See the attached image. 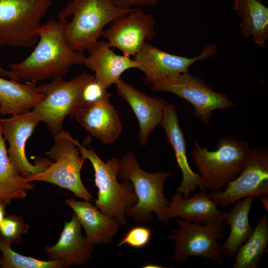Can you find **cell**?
Returning a JSON list of instances; mask_svg holds the SVG:
<instances>
[{"label": "cell", "mask_w": 268, "mask_h": 268, "mask_svg": "<svg viewBox=\"0 0 268 268\" xmlns=\"http://www.w3.org/2000/svg\"><path fill=\"white\" fill-rule=\"evenodd\" d=\"M67 22V19L49 20L42 24L37 32L38 44L30 55L8 65L20 81L37 82L63 77L72 66L83 65L86 56L72 50L66 42Z\"/></svg>", "instance_id": "cell-1"}, {"label": "cell", "mask_w": 268, "mask_h": 268, "mask_svg": "<svg viewBox=\"0 0 268 268\" xmlns=\"http://www.w3.org/2000/svg\"><path fill=\"white\" fill-rule=\"evenodd\" d=\"M132 8H120L111 0H73L67 4L57 17L63 20L73 15L66 25L65 39L72 50L83 53L89 50L99 40L107 24Z\"/></svg>", "instance_id": "cell-2"}, {"label": "cell", "mask_w": 268, "mask_h": 268, "mask_svg": "<svg viewBox=\"0 0 268 268\" xmlns=\"http://www.w3.org/2000/svg\"><path fill=\"white\" fill-rule=\"evenodd\" d=\"M171 175V172L161 170L146 172L141 169L133 153H125L120 159L118 179L130 181L137 199V203L126 212V216L140 223L149 222L153 212L160 222L168 223L169 219L167 211L169 201L164 196V186Z\"/></svg>", "instance_id": "cell-3"}, {"label": "cell", "mask_w": 268, "mask_h": 268, "mask_svg": "<svg viewBox=\"0 0 268 268\" xmlns=\"http://www.w3.org/2000/svg\"><path fill=\"white\" fill-rule=\"evenodd\" d=\"M194 144L192 158L204 188L210 192L221 191L238 176L251 148L246 141L232 135L220 138L215 150L201 146L197 139Z\"/></svg>", "instance_id": "cell-4"}, {"label": "cell", "mask_w": 268, "mask_h": 268, "mask_svg": "<svg viewBox=\"0 0 268 268\" xmlns=\"http://www.w3.org/2000/svg\"><path fill=\"white\" fill-rule=\"evenodd\" d=\"M76 144L83 157L91 162L94 171L95 184L98 189L95 205L106 216L126 225V212L137 203V199L130 181L119 182L120 159L114 157L104 162L91 147L86 148L77 140Z\"/></svg>", "instance_id": "cell-5"}, {"label": "cell", "mask_w": 268, "mask_h": 268, "mask_svg": "<svg viewBox=\"0 0 268 268\" xmlns=\"http://www.w3.org/2000/svg\"><path fill=\"white\" fill-rule=\"evenodd\" d=\"M54 143L48 152L52 161L44 171L27 179L28 182L43 181L67 189L85 201L94 199L81 180L80 172L86 159L81 155L75 139L67 131L54 135Z\"/></svg>", "instance_id": "cell-6"}, {"label": "cell", "mask_w": 268, "mask_h": 268, "mask_svg": "<svg viewBox=\"0 0 268 268\" xmlns=\"http://www.w3.org/2000/svg\"><path fill=\"white\" fill-rule=\"evenodd\" d=\"M51 0H0V41L2 46L33 47L37 32Z\"/></svg>", "instance_id": "cell-7"}, {"label": "cell", "mask_w": 268, "mask_h": 268, "mask_svg": "<svg viewBox=\"0 0 268 268\" xmlns=\"http://www.w3.org/2000/svg\"><path fill=\"white\" fill-rule=\"evenodd\" d=\"M94 77V74L85 71L68 81L63 77H56L37 86V90L45 97L32 111L54 135L63 131V123L67 116L73 117L83 87Z\"/></svg>", "instance_id": "cell-8"}, {"label": "cell", "mask_w": 268, "mask_h": 268, "mask_svg": "<svg viewBox=\"0 0 268 268\" xmlns=\"http://www.w3.org/2000/svg\"><path fill=\"white\" fill-rule=\"evenodd\" d=\"M178 225L168 236L174 240V252L171 257L173 262H188L189 257L203 258L205 262L211 261L219 265H224L223 253L218 240L223 239V222H215L201 225L179 217H175Z\"/></svg>", "instance_id": "cell-9"}, {"label": "cell", "mask_w": 268, "mask_h": 268, "mask_svg": "<svg viewBox=\"0 0 268 268\" xmlns=\"http://www.w3.org/2000/svg\"><path fill=\"white\" fill-rule=\"evenodd\" d=\"M150 88L153 91L172 93L191 103L194 107L193 115L204 124L210 122L213 111L235 107L227 95L213 91L202 78L189 71L160 80Z\"/></svg>", "instance_id": "cell-10"}, {"label": "cell", "mask_w": 268, "mask_h": 268, "mask_svg": "<svg viewBox=\"0 0 268 268\" xmlns=\"http://www.w3.org/2000/svg\"><path fill=\"white\" fill-rule=\"evenodd\" d=\"M210 194L218 206L222 208L247 197L268 196V148L251 147L238 176L228 183L224 190Z\"/></svg>", "instance_id": "cell-11"}, {"label": "cell", "mask_w": 268, "mask_h": 268, "mask_svg": "<svg viewBox=\"0 0 268 268\" xmlns=\"http://www.w3.org/2000/svg\"><path fill=\"white\" fill-rule=\"evenodd\" d=\"M40 122L32 111L0 119L1 134L8 144V158L24 179L44 171L52 163L49 158H41L37 159L32 164L26 156V141Z\"/></svg>", "instance_id": "cell-12"}, {"label": "cell", "mask_w": 268, "mask_h": 268, "mask_svg": "<svg viewBox=\"0 0 268 268\" xmlns=\"http://www.w3.org/2000/svg\"><path fill=\"white\" fill-rule=\"evenodd\" d=\"M216 52L215 43H208L199 55L188 58L167 53L147 42L133 60L137 64V69L144 73L145 83L151 85L164 78L188 71L195 63L212 57Z\"/></svg>", "instance_id": "cell-13"}, {"label": "cell", "mask_w": 268, "mask_h": 268, "mask_svg": "<svg viewBox=\"0 0 268 268\" xmlns=\"http://www.w3.org/2000/svg\"><path fill=\"white\" fill-rule=\"evenodd\" d=\"M155 21L152 15L132 7L104 30L102 36L111 47L118 49L129 57L135 56L143 45L155 37Z\"/></svg>", "instance_id": "cell-14"}, {"label": "cell", "mask_w": 268, "mask_h": 268, "mask_svg": "<svg viewBox=\"0 0 268 268\" xmlns=\"http://www.w3.org/2000/svg\"><path fill=\"white\" fill-rule=\"evenodd\" d=\"M115 85L118 94L129 105L137 118L140 143L142 146L146 145L150 134L156 126L161 125L166 101L147 95L122 78Z\"/></svg>", "instance_id": "cell-15"}, {"label": "cell", "mask_w": 268, "mask_h": 268, "mask_svg": "<svg viewBox=\"0 0 268 268\" xmlns=\"http://www.w3.org/2000/svg\"><path fill=\"white\" fill-rule=\"evenodd\" d=\"M161 125L167 139L173 149L178 167L182 172V181L177 190L184 198L190 197L195 193L197 187L201 191H205L201 178L199 173L191 168L187 156L186 143L181 129L177 109L174 105L166 102Z\"/></svg>", "instance_id": "cell-16"}, {"label": "cell", "mask_w": 268, "mask_h": 268, "mask_svg": "<svg viewBox=\"0 0 268 268\" xmlns=\"http://www.w3.org/2000/svg\"><path fill=\"white\" fill-rule=\"evenodd\" d=\"M94 246L81 233V225L74 213L70 221L66 222L57 243L47 246L44 252L48 260L62 261L63 268L72 266H85Z\"/></svg>", "instance_id": "cell-17"}, {"label": "cell", "mask_w": 268, "mask_h": 268, "mask_svg": "<svg viewBox=\"0 0 268 268\" xmlns=\"http://www.w3.org/2000/svg\"><path fill=\"white\" fill-rule=\"evenodd\" d=\"M106 40H98L88 51L83 65L94 72L95 78L106 88L115 84L121 75L131 68H137L136 63L125 55L116 54Z\"/></svg>", "instance_id": "cell-18"}, {"label": "cell", "mask_w": 268, "mask_h": 268, "mask_svg": "<svg viewBox=\"0 0 268 268\" xmlns=\"http://www.w3.org/2000/svg\"><path fill=\"white\" fill-rule=\"evenodd\" d=\"M73 117L93 136L106 144L115 141L122 132L118 112L110 99L82 109Z\"/></svg>", "instance_id": "cell-19"}, {"label": "cell", "mask_w": 268, "mask_h": 268, "mask_svg": "<svg viewBox=\"0 0 268 268\" xmlns=\"http://www.w3.org/2000/svg\"><path fill=\"white\" fill-rule=\"evenodd\" d=\"M227 211L218 208L211 194L205 191L196 193L185 199L181 193L174 195L167 211L169 219L179 217L190 222L204 224L224 221Z\"/></svg>", "instance_id": "cell-20"}, {"label": "cell", "mask_w": 268, "mask_h": 268, "mask_svg": "<svg viewBox=\"0 0 268 268\" xmlns=\"http://www.w3.org/2000/svg\"><path fill=\"white\" fill-rule=\"evenodd\" d=\"M91 202L73 199L65 200L66 204L73 210L90 243L94 246L110 244L118 232L120 223L106 216Z\"/></svg>", "instance_id": "cell-21"}, {"label": "cell", "mask_w": 268, "mask_h": 268, "mask_svg": "<svg viewBox=\"0 0 268 268\" xmlns=\"http://www.w3.org/2000/svg\"><path fill=\"white\" fill-rule=\"evenodd\" d=\"M44 95L37 90L36 82L22 83L0 76V106L2 116L30 112L41 103Z\"/></svg>", "instance_id": "cell-22"}, {"label": "cell", "mask_w": 268, "mask_h": 268, "mask_svg": "<svg viewBox=\"0 0 268 268\" xmlns=\"http://www.w3.org/2000/svg\"><path fill=\"white\" fill-rule=\"evenodd\" d=\"M233 9L242 18L239 26L245 39L252 37L261 48L268 39V8L261 0H232Z\"/></svg>", "instance_id": "cell-23"}, {"label": "cell", "mask_w": 268, "mask_h": 268, "mask_svg": "<svg viewBox=\"0 0 268 268\" xmlns=\"http://www.w3.org/2000/svg\"><path fill=\"white\" fill-rule=\"evenodd\" d=\"M249 196L238 200L230 212H227L225 223L229 225L230 231L228 238L221 245L223 254L228 259L235 256L241 246L248 239L253 229L250 224L249 214L254 200Z\"/></svg>", "instance_id": "cell-24"}, {"label": "cell", "mask_w": 268, "mask_h": 268, "mask_svg": "<svg viewBox=\"0 0 268 268\" xmlns=\"http://www.w3.org/2000/svg\"><path fill=\"white\" fill-rule=\"evenodd\" d=\"M34 186L20 175L10 161L0 129V200L8 205L13 200H24Z\"/></svg>", "instance_id": "cell-25"}, {"label": "cell", "mask_w": 268, "mask_h": 268, "mask_svg": "<svg viewBox=\"0 0 268 268\" xmlns=\"http://www.w3.org/2000/svg\"><path fill=\"white\" fill-rule=\"evenodd\" d=\"M268 245V215H261L257 225L235 255L234 268H257Z\"/></svg>", "instance_id": "cell-26"}, {"label": "cell", "mask_w": 268, "mask_h": 268, "mask_svg": "<svg viewBox=\"0 0 268 268\" xmlns=\"http://www.w3.org/2000/svg\"><path fill=\"white\" fill-rule=\"evenodd\" d=\"M11 243L0 236L1 268H62V261H43L16 253L11 248Z\"/></svg>", "instance_id": "cell-27"}, {"label": "cell", "mask_w": 268, "mask_h": 268, "mask_svg": "<svg viewBox=\"0 0 268 268\" xmlns=\"http://www.w3.org/2000/svg\"><path fill=\"white\" fill-rule=\"evenodd\" d=\"M29 228L22 215L7 214L0 225V236L11 243L19 244Z\"/></svg>", "instance_id": "cell-28"}, {"label": "cell", "mask_w": 268, "mask_h": 268, "mask_svg": "<svg viewBox=\"0 0 268 268\" xmlns=\"http://www.w3.org/2000/svg\"><path fill=\"white\" fill-rule=\"evenodd\" d=\"M107 89L95 77L87 83L82 90L76 112L99 101L110 99L112 95Z\"/></svg>", "instance_id": "cell-29"}, {"label": "cell", "mask_w": 268, "mask_h": 268, "mask_svg": "<svg viewBox=\"0 0 268 268\" xmlns=\"http://www.w3.org/2000/svg\"><path fill=\"white\" fill-rule=\"evenodd\" d=\"M151 231L149 228L136 226L130 229L122 237L118 245H128L132 247L140 248L149 242Z\"/></svg>", "instance_id": "cell-30"}, {"label": "cell", "mask_w": 268, "mask_h": 268, "mask_svg": "<svg viewBox=\"0 0 268 268\" xmlns=\"http://www.w3.org/2000/svg\"><path fill=\"white\" fill-rule=\"evenodd\" d=\"M158 0H132V6L137 7H148L155 6Z\"/></svg>", "instance_id": "cell-31"}, {"label": "cell", "mask_w": 268, "mask_h": 268, "mask_svg": "<svg viewBox=\"0 0 268 268\" xmlns=\"http://www.w3.org/2000/svg\"><path fill=\"white\" fill-rule=\"evenodd\" d=\"M2 46V44L0 41V46ZM0 76L3 77H7L10 79L20 81V80L17 78V77L10 70H6L2 68L0 66Z\"/></svg>", "instance_id": "cell-32"}, {"label": "cell", "mask_w": 268, "mask_h": 268, "mask_svg": "<svg viewBox=\"0 0 268 268\" xmlns=\"http://www.w3.org/2000/svg\"><path fill=\"white\" fill-rule=\"evenodd\" d=\"M118 7L127 9L132 7V0H111Z\"/></svg>", "instance_id": "cell-33"}, {"label": "cell", "mask_w": 268, "mask_h": 268, "mask_svg": "<svg viewBox=\"0 0 268 268\" xmlns=\"http://www.w3.org/2000/svg\"><path fill=\"white\" fill-rule=\"evenodd\" d=\"M7 204L2 201L0 200V225L7 213L5 208Z\"/></svg>", "instance_id": "cell-34"}, {"label": "cell", "mask_w": 268, "mask_h": 268, "mask_svg": "<svg viewBox=\"0 0 268 268\" xmlns=\"http://www.w3.org/2000/svg\"><path fill=\"white\" fill-rule=\"evenodd\" d=\"M266 196L264 197H260L259 198L260 199L262 203H263V205L264 206L265 208L267 210V211H268V197H266Z\"/></svg>", "instance_id": "cell-35"}, {"label": "cell", "mask_w": 268, "mask_h": 268, "mask_svg": "<svg viewBox=\"0 0 268 268\" xmlns=\"http://www.w3.org/2000/svg\"><path fill=\"white\" fill-rule=\"evenodd\" d=\"M143 268H163V267H161V266L155 265V264H148V265H145L144 267H143Z\"/></svg>", "instance_id": "cell-36"}, {"label": "cell", "mask_w": 268, "mask_h": 268, "mask_svg": "<svg viewBox=\"0 0 268 268\" xmlns=\"http://www.w3.org/2000/svg\"><path fill=\"white\" fill-rule=\"evenodd\" d=\"M1 116H2V114H1V108L0 106V119L1 118Z\"/></svg>", "instance_id": "cell-37"}, {"label": "cell", "mask_w": 268, "mask_h": 268, "mask_svg": "<svg viewBox=\"0 0 268 268\" xmlns=\"http://www.w3.org/2000/svg\"><path fill=\"white\" fill-rule=\"evenodd\" d=\"M58 0V1H63V0H67V1H72V0Z\"/></svg>", "instance_id": "cell-38"}, {"label": "cell", "mask_w": 268, "mask_h": 268, "mask_svg": "<svg viewBox=\"0 0 268 268\" xmlns=\"http://www.w3.org/2000/svg\"><path fill=\"white\" fill-rule=\"evenodd\" d=\"M1 257V255H0V263Z\"/></svg>", "instance_id": "cell-39"}]
</instances>
